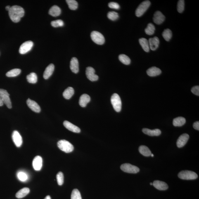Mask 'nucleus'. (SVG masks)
<instances>
[{
    "mask_svg": "<svg viewBox=\"0 0 199 199\" xmlns=\"http://www.w3.org/2000/svg\"><path fill=\"white\" fill-rule=\"evenodd\" d=\"M9 12V15L13 22H18L25 15V10L21 7L14 5L11 7Z\"/></svg>",
    "mask_w": 199,
    "mask_h": 199,
    "instance_id": "obj_1",
    "label": "nucleus"
},
{
    "mask_svg": "<svg viewBox=\"0 0 199 199\" xmlns=\"http://www.w3.org/2000/svg\"><path fill=\"white\" fill-rule=\"evenodd\" d=\"M57 145L60 150L66 153H70L74 149L73 145L67 140H60L58 142Z\"/></svg>",
    "mask_w": 199,
    "mask_h": 199,
    "instance_id": "obj_2",
    "label": "nucleus"
},
{
    "mask_svg": "<svg viewBox=\"0 0 199 199\" xmlns=\"http://www.w3.org/2000/svg\"><path fill=\"white\" fill-rule=\"evenodd\" d=\"M111 101L114 109L116 112H119L122 109V103L120 97L117 93L112 95Z\"/></svg>",
    "mask_w": 199,
    "mask_h": 199,
    "instance_id": "obj_3",
    "label": "nucleus"
},
{
    "mask_svg": "<svg viewBox=\"0 0 199 199\" xmlns=\"http://www.w3.org/2000/svg\"><path fill=\"white\" fill-rule=\"evenodd\" d=\"M180 179L185 180H193L197 179L198 175L194 172L189 170L182 171L178 174Z\"/></svg>",
    "mask_w": 199,
    "mask_h": 199,
    "instance_id": "obj_4",
    "label": "nucleus"
},
{
    "mask_svg": "<svg viewBox=\"0 0 199 199\" xmlns=\"http://www.w3.org/2000/svg\"><path fill=\"white\" fill-rule=\"evenodd\" d=\"M150 5V2L149 1H145L140 4L136 10V15L138 17L142 15L148 10Z\"/></svg>",
    "mask_w": 199,
    "mask_h": 199,
    "instance_id": "obj_5",
    "label": "nucleus"
},
{
    "mask_svg": "<svg viewBox=\"0 0 199 199\" xmlns=\"http://www.w3.org/2000/svg\"><path fill=\"white\" fill-rule=\"evenodd\" d=\"M10 95L6 90L0 89V98L3 104H5L9 108H11L12 103L9 97Z\"/></svg>",
    "mask_w": 199,
    "mask_h": 199,
    "instance_id": "obj_6",
    "label": "nucleus"
},
{
    "mask_svg": "<svg viewBox=\"0 0 199 199\" xmlns=\"http://www.w3.org/2000/svg\"><path fill=\"white\" fill-rule=\"evenodd\" d=\"M91 37L93 42L98 45H103L105 43V39L102 34L97 31H93L91 34Z\"/></svg>",
    "mask_w": 199,
    "mask_h": 199,
    "instance_id": "obj_7",
    "label": "nucleus"
},
{
    "mask_svg": "<svg viewBox=\"0 0 199 199\" xmlns=\"http://www.w3.org/2000/svg\"><path fill=\"white\" fill-rule=\"evenodd\" d=\"M120 168L123 172L129 173H137L139 172V168L129 163L122 164Z\"/></svg>",
    "mask_w": 199,
    "mask_h": 199,
    "instance_id": "obj_8",
    "label": "nucleus"
},
{
    "mask_svg": "<svg viewBox=\"0 0 199 199\" xmlns=\"http://www.w3.org/2000/svg\"><path fill=\"white\" fill-rule=\"evenodd\" d=\"M33 46V43L32 41H26L20 46L19 52L20 54H25L30 51L32 49Z\"/></svg>",
    "mask_w": 199,
    "mask_h": 199,
    "instance_id": "obj_9",
    "label": "nucleus"
},
{
    "mask_svg": "<svg viewBox=\"0 0 199 199\" xmlns=\"http://www.w3.org/2000/svg\"><path fill=\"white\" fill-rule=\"evenodd\" d=\"M94 69L91 67H88L86 69V77L90 81L94 82L98 81V76L95 74Z\"/></svg>",
    "mask_w": 199,
    "mask_h": 199,
    "instance_id": "obj_10",
    "label": "nucleus"
},
{
    "mask_svg": "<svg viewBox=\"0 0 199 199\" xmlns=\"http://www.w3.org/2000/svg\"><path fill=\"white\" fill-rule=\"evenodd\" d=\"M12 138L15 146L17 147H20L22 143V136L18 131H14L12 134Z\"/></svg>",
    "mask_w": 199,
    "mask_h": 199,
    "instance_id": "obj_11",
    "label": "nucleus"
},
{
    "mask_svg": "<svg viewBox=\"0 0 199 199\" xmlns=\"http://www.w3.org/2000/svg\"><path fill=\"white\" fill-rule=\"evenodd\" d=\"M43 166V159L39 156L34 157L33 161V166L36 171L40 170Z\"/></svg>",
    "mask_w": 199,
    "mask_h": 199,
    "instance_id": "obj_12",
    "label": "nucleus"
},
{
    "mask_svg": "<svg viewBox=\"0 0 199 199\" xmlns=\"http://www.w3.org/2000/svg\"><path fill=\"white\" fill-rule=\"evenodd\" d=\"M27 104L29 108L32 110L33 111L39 113L41 112L40 107L39 105L33 100L29 98L27 100Z\"/></svg>",
    "mask_w": 199,
    "mask_h": 199,
    "instance_id": "obj_13",
    "label": "nucleus"
},
{
    "mask_svg": "<svg viewBox=\"0 0 199 199\" xmlns=\"http://www.w3.org/2000/svg\"><path fill=\"white\" fill-rule=\"evenodd\" d=\"M189 138V136L188 134L181 135L177 140V146L178 148H181L184 146L186 144Z\"/></svg>",
    "mask_w": 199,
    "mask_h": 199,
    "instance_id": "obj_14",
    "label": "nucleus"
},
{
    "mask_svg": "<svg viewBox=\"0 0 199 199\" xmlns=\"http://www.w3.org/2000/svg\"><path fill=\"white\" fill-rule=\"evenodd\" d=\"M165 19V17L160 12L157 11L154 15L153 21L157 25H160Z\"/></svg>",
    "mask_w": 199,
    "mask_h": 199,
    "instance_id": "obj_15",
    "label": "nucleus"
},
{
    "mask_svg": "<svg viewBox=\"0 0 199 199\" xmlns=\"http://www.w3.org/2000/svg\"><path fill=\"white\" fill-rule=\"evenodd\" d=\"M150 49L152 51H155L158 48L159 43V38L157 37L150 38L148 40Z\"/></svg>",
    "mask_w": 199,
    "mask_h": 199,
    "instance_id": "obj_16",
    "label": "nucleus"
},
{
    "mask_svg": "<svg viewBox=\"0 0 199 199\" xmlns=\"http://www.w3.org/2000/svg\"><path fill=\"white\" fill-rule=\"evenodd\" d=\"M63 125L67 129H68L72 132L75 133H80L81 132V129L77 126L74 125L71 123L67 121H65L63 122Z\"/></svg>",
    "mask_w": 199,
    "mask_h": 199,
    "instance_id": "obj_17",
    "label": "nucleus"
},
{
    "mask_svg": "<svg viewBox=\"0 0 199 199\" xmlns=\"http://www.w3.org/2000/svg\"><path fill=\"white\" fill-rule=\"evenodd\" d=\"M70 67L72 71L75 74H77L79 71L78 60L75 57L72 58L70 62Z\"/></svg>",
    "mask_w": 199,
    "mask_h": 199,
    "instance_id": "obj_18",
    "label": "nucleus"
},
{
    "mask_svg": "<svg viewBox=\"0 0 199 199\" xmlns=\"http://www.w3.org/2000/svg\"><path fill=\"white\" fill-rule=\"evenodd\" d=\"M153 185L155 188L159 190H166L168 188V186L163 181L155 180L153 182Z\"/></svg>",
    "mask_w": 199,
    "mask_h": 199,
    "instance_id": "obj_19",
    "label": "nucleus"
},
{
    "mask_svg": "<svg viewBox=\"0 0 199 199\" xmlns=\"http://www.w3.org/2000/svg\"><path fill=\"white\" fill-rule=\"evenodd\" d=\"M54 65L52 63L50 64L46 67L43 74V77L44 79H47L51 77L54 71Z\"/></svg>",
    "mask_w": 199,
    "mask_h": 199,
    "instance_id": "obj_20",
    "label": "nucleus"
},
{
    "mask_svg": "<svg viewBox=\"0 0 199 199\" xmlns=\"http://www.w3.org/2000/svg\"><path fill=\"white\" fill-rule=\"evenodd\" d=\"M90 101H91V98L89 95L86 94H83L80 98L79 104L81 107H85Z\"/></svg>",
    "mask_w": 199,
    "mask_h": 199,
    "instance_id": "obj_21",
    "label": "nucleus"
},
{
    "mask_svg": "<svg viewBox=\"0 0 199 199\" xmlns=\"http://www.w3.org/2000/svg\"><path fill=\"white\" fill-rule=\"evenodd\" d=\"M146 72L147 74L150 77H154L160 75L162 71L158 67H153L148 69Z\"/></svg>",
    "mask_w": 199,
    "mask_h": 199,
    "instance_id": "obj_22",
    "label": "nucleus"
},
{
    "mask_svg": "<svg viewBox=\"0 0 199 199\" xmlns=\"http://www.w3.org/2000/svg\"><path fill=\"white\" fill-rule=\"evenodd\" d=\"M142 132L145 134L150 136H158L161 134V131L158 129L151 130L148 129H143Z\"/></svg>",
    "mask_w": 199,
    "mask_h": 199,
    "instance_id": "obj_23",
    "label": "nucleus"
},
{
    "mask_svg": "<svg viewBox=\"0 0 199 199\" xmlns=\"http://www.w3.org/2000/svg\"><path fill=\"white\" fill-rule=\"evenodd\" d=\"M61 12V9L57 5H54V6L52 7L49 11V15L53 17L59 16L60 15Z\"/></svg>",
    "mask_w": 199,
    "mask_h": 199,
    "instance_id": "obj_24",
    "label": "nucleus"
},
{
    "mask_svg": "<svg viewBox=\"0 0 199 199\" xmlns=\"http://www.w3.org/2000/svg\"><path fill=\"white\" fill-rule=\"evenodd\" d=\"M139 43L144 51L146 52L149 51L150 48L149 41L146 39L142 38L139 39Z\"/></svg>",
    "mask_w": 199,
    "mask_h": 199,
    "instance_id": "obj_25",
    "label": "nucleus"
},
{
    "mask_svg": "<svg viewBox=\"0 0 199 199\" xmlns=\"http://www.w3.org/2000/svg\"><path fill=\"white\" fill-rule=\"evenodd\" d=\"M186 122V119L184 118L180 117L174 118L173 123L175 127H181L184 125Z\"/></svg>",
    "mask_w": 199,
    "mask_h": 199,
    "instance_id": "obj_26",
    "label": "nucleus"
},
{
    "mask_svg": "<svg viewBox=\"0 0 199 199\" xmlns=\"http://www.w3.org/2000/svg\"><path fill=\"white\" fill-rule=\"evenodd\" d=\"M139 150L140 153L145 156L148 157L151 155V152L149 149L144 145H142L139 147Z\"/></svg>",
    "mask_w": 199,
    "mask_h": 199,
    "instance_id": "obj_27",
    "label": "nucleus"
},
{
    "mask_svg": "<svg viewBox=\"0 0 199 199\" xmlns=\"http://www.w3.org/2000/svg\"><path fill=\"white\" fill-rule=\"evenodd\" d=\"M30 191V189L29 188L26 187L22 188L16 194L15 197L18 198H22L29 194Z\"/></svg>",
    "mask_w": 199,
    "mask_h": 199,
    "instance_id": "obj_28",
    "label": "nucleus"
},
{
    "mask_svg": "<svg viewBox=\"0 0 199 199\" xmlns=\"http://www.w3.org/2000/svg\"><path fill=\"white\" fill-rule=\"evenodd\" d=\"M74 94V90L72 87H69L66 89L63 93V97L65 99H70Z\"/></svg>",
    "mask_w": 199,
    "mask_h": 199,
    "instance_id": "obj_29",
    "label": "nucleus"
},
{
    "mask_svg": "<svg viewBox=\"0 0 199 199\" xmlns=\"http://www.w3.org/2000/svg\"><path fill=\"white\" fill-rule=\"evenodd\" d=\"M27 79L28 82L31 84H35L37 81V77L35 73H31L29 75L27 76Z\"/></svg>",
    "mask_w": 199,
    "mask_h": 199,
    "instance_id": "obj_30",
    "label": "nucleus"
},
{
    "mask_svg": "<svg viewBox=\"0 0 199 199\" xmlns=\"http://www.w3.org/2000/svg\"><path fill=\"white\" fill-rule=\"evenodd\" d=\"M155 30V26L153 24L150 23L148 24L146 29H145V32L147 35H152L154 33Z\"/></svg>",
    "mask_w": 199,
    "mask_h": 199,
    "instance_id": "obj_31",
    "label": "nucleus"
},
{
    "mask_svg": "<svg viewBox=\"0 0 199 199\" xmlns=\"http://www.w3.org/2000/svg\"><path fill=\"white\" fill-rule=\"evenodd\" d=\"M21 70L19 69H13L7 73L6 76L8 77H15L19 75Z\"/></svg>",
    "mask_w": 199,
    "mask_h": 199,
    "instance_id": "obj_32",
    "label": "nucleus"
},
{
    "mask_svg": "<svg viewBox=\"0 0 199 199\" xmlns=\"http://www.w3.org/2000/svg\"><path fill=\"white\" fill-rule=\"evenodd\" d=\"M162 36L166 41H170L172 36V31L168 29H165L162 33Z\"/></svg>",
    "mask_w": 199,
    "mask_h": 199,
    "instance_id": "obj_33",
    "label": "nucleus"
},
{
    "mask_svg": "<svg viewBox=\"0 0 199 199\" xmlns=\"http://www.w3.org/2000/svg\"><path fill=\"white\" fill-rule=\"evenodd\" d=\"M119 60L125 65H129L131 63V60L129 57L125 54H121L119 56Z\"/></svg>",
    "mask_w": 199,
    "mask_h": 199,
    "instance_id": "obj_34",
    "label": "nucleus"
},
{
    "mask_svg": "<svg viewBox=\"0 0 199 199\" xmlns=\"http://www.w3.org/2000/svg\"><path fill=\"white\" fill-rule=\"evenodd\" d=\"M66 2L70 10H76L78 8V4L75 0H67Z\"/></svg>",
    "mask_w": 199,
    "mask_h": 199,
    "instance_id": "obj_35",
    "label": "nucleus"
},
{
    "mask_svg": "<svg viewBox=\"0 0 199 199\" xmlns=\"http://www.w3.org/2000/svg\"><path fill=\"white\" fill-rule=\"evenodd\" d=\"M71 199H82L80 193L77 189L73 190L71 195Z\"/></svg>",
    "mask_w": 199,
    "mask_h": 199,
    "instance_id": "obj_36",
    "label": "nucleus"
},
{
    "mask_svg": "<svg viewBox=\"0 0 199 199\" xmlns=\"http://www.w3.org/2000/svg\"><path fill=\"white\" fill-rule=\"evenodd\" d=\"M107 17L111 20L115 21L118 18L119 15L118 13L115 12H110L107 14Z\"/></svg>",
    "mask_w": 199,
    "mask_h": 199,
    "instance_id": "obj_37",
    "label": "nucleus"
},
{
    "mask_svg": "<svg viewBox=\"0 0 199 199\" xmlns=\"http://www.w3.org/2000/svg\"><path fill=\"white\" fill-rule=\"evenodd\" d=\"M185 3L184 0H180L178 1L177 6V10L180 13H182L184 9Z\"/></svg>",
    "mask_w": 199,
    "mask_h": 199,
    "instance_id": "obj_38",
    "label": "nucleus"
},
{
    "mask_svg": "<svg viewBox=\"0 0 199 199\" xmlns=\"http://www.w3.org/2000/svg\"><path fill=\"white\" fill-rule=\"evenodd\" d=\"M56 177L58 184L59 186H62L64 182V176L63 173L62 172L58 173Z\"/></svg>",
    "mask_w": 199,
    "mask_h": 199,
    "instance_id": "obj_39",
    "label": "nucleus"
},
{
    "mask_svg": "<svg viewBox=\"0 0 199 199\" xmlns=\"http://www.w3.org/2000/svg\"><path fill=\"white\" fill-rule=\"evenodd\" d=\"M51 25L54 27H58L63 26L64 22L61 20H58L51 22Z\"/></svg>",
    "mask_w": 199,
    "mask_h": 199,
    "instance_id": "obj_40",
    "label": "nucleus"
},
{
    "mask_svg": "<svg viewBox=\"0 0 199 199\" xmlns=\"http://www.w3.org/2000/svg\"><path fill=\"white\" fill-rule=\"evenodd\" d=\"M18 177L19 180L22 181H25L28 179L27 175L23 172H19L18 174Z\"/></svg>",
    "mask_w": 199,
    "mask_h": 199,
    "instance_id": "obj_41",
    "label": "nucleus"
},
{
    "mask_svg": "<svg viewBox=\"0 0 199 199\" xmlns=\"http://www.w3.org/2000/svg\"><path fill=\"white\" fill-rule=\"evenodd\" d=\"M108 6L110 8L113 9L117 10L120 8V6L118 3L115 2H111L109 3Z\"/></svg>",
    "mask_w": 199,
    "mask_h": 199,
    "instance_id": "obj_42",
    "label": "nucleus"
},
{
    "mask_svg": "<svg viewBox=\"0 0 199 199\" xmlns=\"http://www.w3.org/2000/svg\"><path fill=\"white\" fill-rule=\"evenodd\" d=\"M191 92L193 93L194 94L197 95V96H199V86H194L192 88Z\"/></svg>",
    "mask_w": 199,
    "mask_h": 199,
    "instance_id": "obj_43",
    "label": "nucleus"
},
{
    "mask_svg": "<svg viewBox=\"0 0 199 199\" xmlns=\"http://www.w3.org/2000/svg\"><path fill=\"white\" fill-rule=\"evenodd\" d=\"M193 127L195 129L197 130H199V122H195L193 124Z\"/></svg>",
    "mask_w": 199,
    "mask_h": 199,
    "instance_id": "obj_44",
    "label": "nucleus"
},
{
    "mask_svg": "<svg viewBox=\"0 0 199 199\" xmlns=\"http://www.w3.org/2000/svg\"><path fill=\"white\" fill-rule=\"evenodd\" d=\"M10 8H11V7H10V6H7L6 7L5 9H6V10H7V11H9Z\"/></svg>",
    "mask_w": 199,
    "mask_h": 199,
    "instance_id": "obj_45",
    "label": "nucleus"
},
{
    "mask_svg": "<svg viewBox=\"0 0 199 199\" xmlns=\"http://www.w3.org/2000/svg\"><path fill=\"white\" fill-rule=\"evenodd\" d=\"M3 105V102L1 98H0V106H2Z\"/></svg>",
    "mask_w": 199,
    "mask_h": 199,
    "instance_id": "obj_46",
    "label": "nucleus"
},
{
    "mask_svg": "<svg viewBox=\"0 0 199 199\" xmlns=\"http://www.w3.org/2000/svg\"><path fill=\"white\" fill-rule=\"evenodd\" d=\"M44 199H51V197L50 195H47V196L45 197Z\"/></svg>",
    "mask_w": 199,
    "mask_h": 199,
    "instance_id": "obj_47",
    "label": "nucleus"
},
{
    "mask_svg": "<svg viewBox=\"0 0 199 199\" xmlns=\"http://www.w3.org/2000/svg\"><path fill=\"white\" fill-rule=\"evenodd\" d=\"M151 156L152 157H154V155L153 154H152V153L151 154Z\"/></svg>",
    "mask_w": 199,
    "mask_h": 199,
    "instance_id": "obj_48",
    "label": "nucleus"
},
{
    "mask_svg": "<svg viewBox=\"0 0 199 199\" xmlns=\"http://www.w3.org/2000/svg\"><path fill=\"white\" fill-rule=\"evenodd\" d=\"M150 185H153V183H150Z\"/></svg>",
    "mask_w": 199,
    "mask_h": 199,
    "instance_id": "obj_49",
    "label": "nucleus"
}]
</instances>
